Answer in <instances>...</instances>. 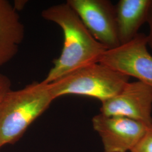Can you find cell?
Returning a JSON list of instances; mask_svg holds the SVG:
<instances>
[{"label": "cell", "instance_id": "6", "mask_svg": "<svg viewBox=\"0 0 152 152\" xmlns=\"http://www.w3.org/2000/svg\"><path fill=\"white\" fill-rule=\"evenodd\" d=\"M152 90L141 82L127 83L120 92L102 102L100 113L122 116L152 126Z\"/></svg>", "mask_w": 152, "mask_h": 152}, {"label": "cell", "instance_id": "3", "mask_svg": "<svg viewBox=\"0 0 152 152\" xmlns=\"http://www.w3.org/2000/svg\"><path fill=\"white\" fill-rule=\"evenodd\" d=\"M129 77L99 63L87 65L49 83L55 99L66 95L96 98L113 97L129 82Z\"/></svg>", "mask_w": 152, "mask_h": 152}, {"label": "cell", "instance_id": "12", "mask_svg": "<svg viewBox=\"0 0 152 152\" xmlns=\"http://www.w3.org/2000/svg\"><path fill=\"white\" fill-rule=\"evenodd\" d=\"M147 23L149 26V34L147 36V44L152 50V4L147 19Z\"/></svg>", "mask_w": 152, "mask_h": 152}, {"label": "cell", "instance_id": "8", "mask_svg": "<svg viewBox=\"0 0 152 152\" xmlns=\"http://www.w3.org/2000/svg\"><path fill=\"white\" fill-rule=\"evenodd\" d=\"M25 36L18 11L7 0H0V66L16 55Z\"/></svg>", "mask_w": 152, "mask_h": 152}, {"label": "cell", "instance_id": "4", "mask_svg": "<svg viewBox=\"0 0 152 152\" xmlns=\"http://www.w3.org/2000/svg\"><path fill=\"white\" fill-rule=\"evenodd\" d=\"M147 36L139 33L126 44L107 50L99 63L128 77H134L152 90V55Z\"/></svg>", "mask_w": 152, "mask_h": 152}, {"label": "cell", "instance_id": "10", "mask_svg": "<svg viewBox=\"0 0 152 152\" xmlns=\"http://www.w3.org/2000/svg\"><path fill=\"white\" fill-rule=\"evenodd\" d=\"M131 152H152V126L148 128L145 135Z\"/></svg>", "mask_w": 152, "mask_h": 152}, {"label": "cell", "instance_id": "5", "mask_svg": "<svg viewBox=\"0 0 152 152\" xmlns=\"http://www.w3.org/2000/svg\"><path fill=\"white\" fill-rule=\"evenodd\" d=\"M94 38L107 49L120 45L115 6L108 0H68Z\"/></svg>", "mask_w": 152, "mask_h": 152}, {"label": "cell", "instance_id": "2", "mask_svg": "<svg viewBox=\"0 0 152 152\" xmlns=\"http://www.w3.org/2000/svg\"><path fill=\"white\" fill-rule=\"evenodd\" d=\"M54 100L44 81L7 92L0 102V148L18 141Z\"/></svg>", "mask_w": 152, "mask_h": 152}, {"label": "cell", "instance_id": "1", "mask_svg": "<svg viewBox=\"0 0 152 152\" xmlns=\"http://www.w3.org/2000/svg\"><path fill=\"white\" fill-rule=\"evenodd\" d=\"M41 15L58 24L64 35L61 54L54 60L45 82L51 83L73 71L99 63L107 49L94 38L66 2L49 7L42 11Z\"/></svg>", "mask_w": 152, "mask_h": 152}, {"label": "cell", "instance_id": "13", "mask_svg": "<svg viewBox=\"0 0 152 152\" xmlns=\"http://www.w3.org/2000/svg\"><path fill=\"white\" fill-rule=\"evenodd\" d=\"M25 1H16L14 2V5H13L14 9L16 10V11L21 10L23 6H24V3Z\"/></svg>", "mask_w": 152, "mask_h": 152}, {"label": "cell", "instance_id": "9", "mask_svg": "<svg viewBox=\"0 0 152 152\" xmlns=\"http://www.w3.org/2000/svg\"><path fill=\"white\" fill-rule=\"evenodd\" d=\"M152 0H120L115 6V20L120 45L126 44L139 34L147 22Z\"/></svg>", "mask_w": 152, "mask_h": 152}, {"label": "cell", "instance_id": "11", "mask_svg": "<svg viewBox=\"0 0 152 152\" xmlns=\"http://www.w3.org/2000/svg\"><path fill=\"white\" fill-rule=\"evenodd\" d=\"M11 80L7 77L0 73V102L6 94L11 90Z\"/></svg>", "mask_w": 152, "mask_h": 152}, {"label": "cell", "instance_id": "7", "mask_svg": "<svg viewBox=\"0 0 152 152\" xmlns=\"http://www.w3.org/2000/svg\"><path fill=\"white\" fill-rule=\"evenodd\" d=\"M92 126L100 136L104 152L131 151L145 135L148 127L122 116H107L100 113L93 117Z\"/></svg>", "mask_w": 152, "mask_h": 152}]
</instances>
